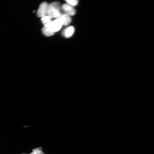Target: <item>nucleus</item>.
I'll return each mask as SVG.
<instances>
[{"mask_svg":"<svg viewBox=\"0 0 154 154\" xmlns=\"http://www.w3.org/2000/svg\"><path fill=\"white\" fill-rule=\"evenodd\" d=\"M61 8L64 12V13L70 16L74 15L76 13L75 10L73 7L67 3L62 5Z\"/></svg>","mask_w":154,"mask_h":154,"instance_id":"nucleus-4","label":"nucleus"},{"mask_svg":"<svg viewBox=\"0 0 154 154\" xmlns=\"http://www.w3.org/2000/svg\"><path fill=\"white\" fill-rule=\"evenodd\" d=\"M61 13L60 7L58 2H54L48 5L47 14L51 18H56Z\"/></svg>","mask_w":154,"mask_h":154,"instance_id":"nucleus-1","label":"nucleus"},{"mask_svg":"<svg viewBox=\"0 0 154 154\" xmlns=\"http://www.w3.org/2000/svg\"><path fill=\"white\" fill-rule=\"evenodd\" d=\"M56 19H59L62 25L64 26L68 25L71 21V19L70 16L65 13H61Z\"/></svg>","mask_w":154,"mask_h":154,"instance_id":"nucleus-5","label":"nucleus"},{"mask_svg":"<svg viewBox=\"0 0 154 154\" xmlns=\"http://www.w3.org/2000/svg\"><path fill=\"white\" fill-rule=\"evenodd\" d=\"M42 30L43 34L46 36L49 37L52 36L54 33L48 28L44 26L42 28Z\"/></svg>","mask_w":154,"mask_h":154,"instance_id":"nucleus-7","label":"nucleus"},{"mask_svg":"<svg viewBox=\"0 0 154 154\" xmlns=\"http://www.w3.org/2000/svg\"><path fill=\"white\" fill-rule=\"evenodd\" d=\"M48 5L46 2H43L40 5L37 13L38 17H42L47 14Z\"/></svg>","mask_w":154,"mask_h":154,"instance_id":"nucleus-3","label":"nucleus"},{"mask_svg":"<svg viewBox=\"0 0 154 154\" xmlns=\"http://www.w3.org/2000/svg\"><path fill=\"white\" fill-rule=\"evenodd\" d=\"M40 149V148L34 149L33 150V152L30 154H44Z\"/></svg>","mask_w":154,"mask_h":154,"instance_id":"nucleus-10","label":"nucleus"},{"mask_svg":"<svg viewBox=\"0 0 154 154\" xmlns=\"http://www.w3.org/2000/svg\"><path fill=\"white\" fill-rule=\"evenodd\" d=\"M66 1L67 3L72 7L76 6L78 2L77 0H66Z\"/></svg>","mask_w":154,"mask_h":154,"instance_id":"nucleus-9","label":"nucleus"},{"mask_svg":"<svg viewBox=\"0 0 154 154\" xmlns=\"http://www.w3.org/2000/svg\"><path fill=\"white\" fill-rule=\"evenodd\" d=\"M62 25V24L59 20L56 19L44 27L48 28L52 31L55 33L59 31L61 28Z\"/></svg>","mask_w":154,"mask_h":154,"instance_id":"nucleus-2","label":"nucleus"},{"mask_svg":"<svg viewBox=\"0 0 154 154\" xmlns=\"http://www.w3.org/2000/svg\"><path fill=\"white\" fill-rule=\"evenodd\" d=\"M51 18L48 15L42 17L41 18V21L42 24L45 26L50 23L52 21Z\"/></svg>","mask_w":154,"mask_h":154,"instance_id":"nucleus-8","label":"nucleus"},{"mask_svg":"<svg viewBox=\"0 0 154 154\" xmlns=\"http://www.w3.org/2000/svg\"><path fill=\"white\" fill-rule=\"evenodd\" d=\"M74 31V28L73 26H69L66 27L63 30L62 34L64 37L69 38L73 35Z\"/></svg>","mask_w":154,"mask_h":154,"instance_id":"nucleus-6","label":"nucleus"}]
</instances>
